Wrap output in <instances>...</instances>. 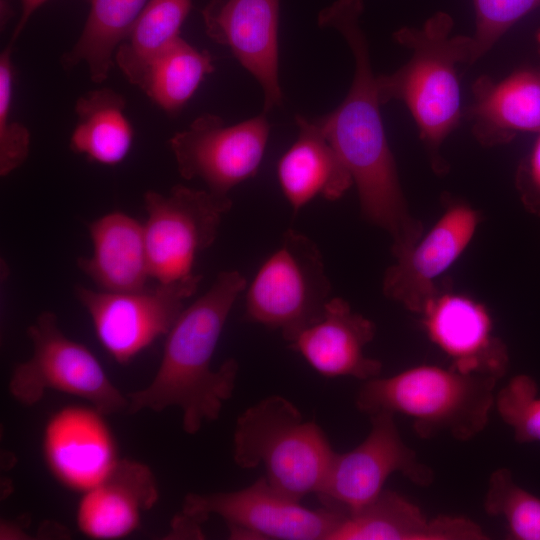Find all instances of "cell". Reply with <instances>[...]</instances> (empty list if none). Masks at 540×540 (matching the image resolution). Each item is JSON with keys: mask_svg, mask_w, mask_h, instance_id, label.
Here are the masks:
<instances>
[{"mask_svg": "<svg viewBox=\"0 0 540 540\" xmlns=\"http://www.w3.org/2000/svg\"><path fill=\"white\" fill-rule=\"evenodd\" d=\"M362 11L361 0H338L318 15L319 26L332 27L346 39L355 59V73L343 102L313 121L351 173L363 216L390 234L396 255L411 247L423 233L420 222L408 211L384 131L377 77L359 26Z\"/></svg>", "mask_w": 540, "mask_h": 540, "instance_id": "cell-1", "label": "cell"}, {"mask_svg": "<svg viewBox=\"0 0 540 540\" xmlns=\"http://www.w3.org/2000/svg\"><path fill=\"white\" fill-rule=\"evenodd\" d=\"M245 287L238 271H222L206 293L183 309L166 335L152 381L126 394L127 413L176 407L189 435L219 418L234 392L239 365L230 358L213 369L212 359L231 309Z\"/></svg>", "mask_w": 540, "mask_h": 540, "instance_id": "cell-2", "label": "cell"}, {"mask_svg": "<svg viewBox=\"0 0 540 540\" xmlns=\"http://www.w3.org/2000/svg\"><path fill=\"white\" fill-rule=\"evenodd\" d=\"M452 27V18L438 12L422 28L398 30L394 39L411 49L412 55L394 73L376 78L380 103H405L439 172L445 166L438 150L461 117L456 65L473 63L472 37L451 36Z\"/></svg>", "mask_w": 540, "mask_h": 540, "instance_id": "cell-3", "label": "cell"}, {"mask_svg": "<svg viewBox=\"0 0 540 540\" xmlns=\"http://www.w3.org/2000/svg\"><path fill=\"white\" fill-rule=\"evenodd\" d=\"M498 381L451 366L419 365L365 381L356 406L368 416L387 412L409 417L422 439L449 435L468 441L488 425Z\"/></svg>", "mask_w": 540, "mask_h": 540, "instance_id": "cell-4", "label": "cell"}, {"mask_svg": "<svg viewBox=\"0 0 540 540\" xmlns=\"http://www.w3.org/2000/svg\"><path fill=\"white\" fill-rule=\"evenodd\" d=\"M334 454L320 426L280 395L260 400L236 420V465L262 466L273 487L297 500L319 492Z\"/></svg>", "mask_w": 540, "mask_h": 540, "instance_id": "cell-5", "label": "cell"}, {"mask_svg": "<svg viewBox=\"0 0 540 540\" xmlns=\"http://www.w3.org/2000/svg\"><path fill=\"white\" fill-rule=\"evenodd\" d=\"M32 356L13 369L10 395L24 406L41 401L47 390L86 400L105 416L127 412L129 400L109 379L97 357L67 337L52 311L41 312L27 328Z\"/></svg>", "mask_w": 540, "mask_h": 540, "instance_id": "cell-6", "label": "cell"}, {"mask_svg": "<svg viewBox=\"0 0 540 540\" xmlns=\"http://www.w3.org/2000/svg\"><path fill=\"white\" fill-rule=\"evenodd\" d=\"M330 289L318 247L288 230L247 289L245 319L280 330L290 343L321 318Z\"/></svg>", "mask_w": 540, "mask_h": 540, "instance_id": "cell-7", "label": "cell"}, {"mask_svg": "<svg viewBox=\"0 0 540 540\" xmlns=\"http://www.w3.org/2000/svg\"><path fill=\"white\" fill-rule=\"evenodd\" d=\"M181 514L201 525L221 517L235 539L330 540L345 513L310 509L273 487L262 476L250 486L228 492L189 493Z\"/></svg>", "mask_w": 540, "mask_h": 540, "instance_id": "cell-8", "label": "cell"}, {"mask_svg": "<svg viewBox=\"0 0 540 540\" xmlns=\"http://www.w3.org/2000/svg\"><path fill=\"white\" fill-rule=\"evenodd\" d=\"M201 279V275L192 274L126 292L96 291L76 285L74 294L89 314L103 348L117 363L125 365L167 335Z\"/></svg>", "mask_w": 540, "mask_h": 540, "instance_id": "cell-9", "label": "cell"}, {"mask_svg": "<svg viewBox=\"0 0 540 540\" xmlns=\"http://www.w3.org/2000/svg\"><path fill=\"white\" fill-rule=\"evenodd\" d=\"M231 206L229 197L181 184L167 195L148 190L143 229L151 278L166 283L194 274L197 255L213 244Z\"/></svg>", "mask_w": 540, "mask_h": 540, "instance_id": "cell-10", "label": "cell"}, {"mask_svg": "<svg viewBox=\"0 0 540 540\" xmlns=\"http://www.w3.org/2000/svg\"><path fill=\"white\" fill-rule=\"evenodd\" d=\"M395 415L380 412L369 416L371 429L355 448L336 453L317 493L327 507L354 513L383 490L393 473L399 472L419 486H429L434 473L403 441Z\"/></svg>", "mask_w": 540, "mask_h": 540, "instance_id": "cell-11", "label": "cell"}, {"mask_svg": "<svg viewBox=\"0 0 540 540\" xmlns=\"http://www.w3.org/2000/svg\"><path fill=\"white\" fill-rule=\"evenodd\" d=\"M270 126L265 114L226 126L214 114L197 117L169 140L180 175L199 178L218 197L256 175L266 149Z\"/></svg>", "mask_w": 540, "mask_h": 540, "instance_id": "cell-12", "label": "cell"}, {"mask_svg": "<svg viewBox=\"0 0 540 540\" xmlns=\"http://www.w3.org/2000/svg\"><path fill=\"white\" fill-rule=\"evenodd\" d=\"M210 39L230 49L264 92V114L281 105L279 0H210L202 10Z\"/></svg>", "mask_w": 540, "mask_h": 540, "instance_id": "cell-13", "label": "cell"}, {"mask_svg": "<svg viewBox=\"0 0 540 540\" xmlns=\"http://www.w3.org/2000/svg\"><path fill=\"white\" fill-rule=\"evenodd\" d=\"M478 224L479 214L470 206L448 207L428 232L395 256L384 275V294L420 314L438 293L436 280L468 247Z\"/></svg>", "mask_w": 540, "mask_h": 540, "instance_id": "cell-14", "label": "cell"}, {"mask_svg": "<svg viewBox=\"0 0 540 540\" xmlns=\"http://www.w3.org/2000/svg\"><path fill=\"white\" fill-rule=\"evenodd\" d=\"M429 339L451 360V367L500 380L508 368L505 344L494 335L486 306L458 293L436 294L420 313Z\"/></svg>", "mask_w": 540, "mask_h": 540, "instance_id": "cell-15", "label": "cell"}, {"mask_svg": "<svg viewBox=\"0 0 540 540\" xmlns=\"http://www.w3.org/2000/svg\"><path fill=\"white\" fill-rule=\"evenodd\" d=\"M105 415L90 406H67L45 425L42 448L52 475L68 489L85 492L118 461L116 442Z\"/></svg>", "mask_w": 540, "mask_h": 540, "instance_id": "cell-16", "label": "cell"}, {"mask_svg": "<svg viewBox=\"0 0 540 540\" xmlns=\"http://www.w3.org/2000/svg\"><path fill=\"white\" fill-rule=\"evenodd\" d=\"M374 323L354 312L342 298L329 299L321 318L290 342L307 363L325 377H378L382 363L365 355L375 336Z\"/></svg>", "mask_w": 540, "mask_h": 540, "instance_id": "cell-17", "label": "cell"}, {"mask_svg": "<svg viewBox=\"0 0 540 540\" xmlns=\"http://www.w3.org/2000/svg\"><path fill=\"white\" fill-rule=\"evenodd\" d=\"M76 510L79 530L93 539L126 537L159 498L156 478L142 462L118 459L109 473L82 493Z\"/></svg>", "mask_w": 540, "mask_h": 540, "instance_id": "cell-18", "label": "cell"}, {"mask_svg": "<svg viewBox=\"0 0 540 540\" xmlns=\"http://www.w3.org/2000/svg\"><path fill=\"white\" fill-rule=\"evenodd\" d=\"M474 521L461 516L428 518L420 508L391 490L354 513H345L330 540H486Z\"/></svg>", "mask_w": 540, "mask_h": 540, "instance_id": "cell-19", "label": "cell"}, {"mask_svg": "<svg viewBox=\"0 0 540 540\" xmlns=\"http://www.w3.org/2000/svg\"><path fill=\"white\" fill-rule=\"evenodd\" d=\"M473 91L467 115L481 143L502 144L518 133H540V68L517 70L499 82L482 77Z\"/></svg>", "mask_w": 540, "mask_h": 540, "instance_id": "cell-20", "label": "cell"}, {"mask_svg": "<svg viewBox=\"0 0 540 540\" xmlns=\"http://www.w3.org/2000/svg\"><path fill=\"white\" fill-rule=\"evenodd\" d=\"M92 255L79 257L78 268L99 288L126 292L143 288L151 279L143 224L114 211L89 223Z\"/></svg>", "mask_w": 540, "mask_h": 540, "instance_id": "cell-21", "label": "cell"}, {"mask_svg": "<svg viewBox=\"0 0 540 540\" xmlns=\"http://www.w3.org/2000/svg\"><path fill=\"white\" fill-rule=\"evenodd\" d=\"M299 134L278 162L280 187L294 212L316 196L337 200L354 184L348 168L313 120L295 117Z\"/></svg>", "mask_w": 540, "mask_h": 540, "instance_id": "cell-22", "label": "cell"}, {"mask_svg": "<svg viewBox=\"0 0 540 540\" xmlns=\"http://www.w3.org/2000/svg\"><path fill=\"white\" fill-rule=\"evenodd\" d=\"M125 108V97L111 88L102 87L81 95L74 107L76 125L70 136V149L103 165L123 161L134 138Z\"/></svg>", "mask_w": 540, "mask_h": 540, "instance_id": "cell-23", "label": "cell"}, {"mask_svg": "<svg viewBox=\"0 0 540 540\" xmlns=\"http://www.w3.org/2000/svg\"><path fill=\"white\" fill-rule=\"evenodd\" d=\"M149 0H90L83 29L61 57L64 69L84 63L90 79L101 84L115 65L114 54Z\"/></svg>", "mask_w": 540, "mask_h": 540, "instance_id": "cell-24", "label": "cell"}, {"mask_svg": "<svg viewBox=\"0 0 540 540\" xmlns=\"http://www.w3.org/2000/svg\"><path fill=\"white\" fill-rule=\"evenodd\" d=\"M192 0H149L117 47L114 63L140 88L149 66L178 37Z\"/></svg>", "mask_w": 540, "mask_h": 540, "instance_id": "cell-25", "label": "cell"}, {"mask_svg": "<svg viewBox=\"0 0 540 540\" xmlns=\"http://www.w3.org/2000/svg\"><path fill=\"white\" fill-rule=\"evenodd\" d=\"M213 70L211 54L196 49L180 36L153 60L140 89L159 108L173 115Z\"/></svg>", "mask_w": 540, "mask_h": 540, "instance_id": "cell-26", "label": "cell"}, {"mask_svg": "<svg viewBox=\"0 0 540 540\" xmlns=\"http://www.w3.org/2000/svg\"><path fill=\"white\" fill-rule=\"evenodd\" d=\"M484 509L506 522L510 539L540 540V498L519 486L507 468L491 473Z\"/></svg>", "mask_w": 540, "mask_h": 540, "instance_id": "cell-27", "label": "cell"}, {"mask_svg": "<svg viewBox=\"0 0 540 540\" xmlns=\"http://www.w3.org/2000/svg\"><path fill=\"white\" fill-rule=\"evenodd\" d=\"M535 380L518 374L495 395L494 407L518 443L540 442V396Z\"/></svg>", "mask_w": 540, "mask_h": 540, "instance_id": "cell-28", "label": "cell"}, {"mask_svg": "<svg viewBox=\"0 0 540 540\" xmlns=\"http://www.w3.org/2000/svg\"><path fill=\"white\" fill-rule=\"evenodd\" d=\"M13 44L0 55V175L5 177L19 168L28 158L30 132L26 126L11 118L14 84L12 62Z\"/></svg>", "mask_w": 540, "mask_h": 540, "instance_id": "cell-29", "label": "cell"}, {"mask_svg": "<svg viewBox=\"0 0 540 540\" xmlns=\"http://www.w3.org/2000/svg\"><path fill=\"white\" fill-rule=\"evenodd\" d=\"M476 30L473 62L487 53L518 20L540 7V0H473Z\"/></svg>", "mask_w": 540, "mask_h": 540, "instance_id": "cell-30", "label": "cell"}, {"mask_svg": "<svg viewBox=\"0 0 540 540\" xmlns=\"http://www.w3.org/2000/svg\"><path fill=\"white\" fill-rule=\"evenodd\" d=\"M516 184L525 208L540 217V134L519 166Z\"/></svg>", "mask_w": 540, "mask_h": 540, "instance_id": "cell-31", "label": "cell"}, {"mask_svg": "<svg viewBox=\"0 0 540 540\" xmlns=\"http://www.w3.org/2000/svg\"><path fill=\"white\" fill-rule=\"evenodd\" d=\"M47 0H20L21 3V13L19 20L15 26V29L12 33V38L10 43L14 44L15 41L19 38L23 30L25 29L27 23L29 22L32 15L36 10L42 6Z\"/></svg>", "mask_w": 540, "mask_h": 540, "instance_id": "cell-32", "label": "cell"}, {"mask_svg": "<svg viewBox=\"0 0 540 540\" xmlns=\"http://www.w3.org/2000/svg\"><path fill=\"white\" fill-rule=\"evenodd\" d=\"M1 27L6 25L9 21L11 7L8 0H1Z\"/></svg>", "mask_w": 540, "mask_h": 540, "instance_id": "cell-33", "label": "cell"}, {"mask_svg": "<svg viewBox=\"0 0 540 540\" xmlns=\"http://www.w3.org/2000/svg\"><path fill=\"white\" fill-rule=\"evenodd\" d=\"M539 44H540V38H539Z\"/></svg>", "mask_w": 540, "mask_h": 540, "instance_id": "cell-34", "label": "cell"}]
</instances>
